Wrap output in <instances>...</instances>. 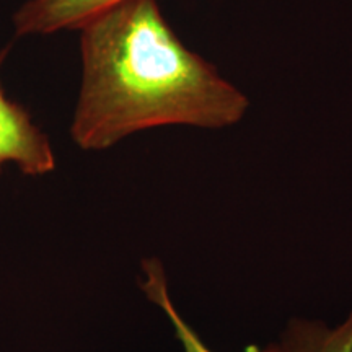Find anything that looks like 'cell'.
<instances>
[{
    "label": "cell",
    "mask_w": 352,
    "mask_h": 352,
    "mask_svg": "<svg viewBox=\"0 0 352 352\" xmlns=\"http://www.w3.org/2000/svg\"><path fill=\"white\" fill-rule=\"evenodd\" d=\"M6 56L7 51L0 52V67ZM7 164L23 175L41 176L56 170V155L50 138L21 104L7 98L0 82V175Z\"/></svg>",
    "instance_id": "7a4b0ae2"
},
{
    "label": "cell",
    "mask_w": 352,
    "mask_h": 352,
    "mask_svg": "<svg viewBox=\"0 0 352 352\" xmlns=\"http://www.w3.org/2000/svg\"><path fill=\"white\" fill-rule=\"evenodd\" d=\"M284 352H352V310L336 327L294 316L280 333Z\"/></svg>",
    "instance_id": "5b68a950"
},
{
    "label": "cell",
    "mask_w": 352,
    "mask_h": 352,
    "mask_svg": "<svg viewBox=\"0 0 352 352\" xmlns=\"http://www.w3.org/2000/svg\"><path fill=\"white\" fill-rule=\"evenodd\" d=\"M78 32L83 78L70 135L82 151L152 127L226 129L248 111V96L184 46L158 0H122Z\"/></svg>",
    "instance_id": "6da1fadb"
},
{
    "label": "cell",
    "mask_w": 352,
    "mask_h": 352,
    "mask_svg": "<svg viewBox=\"0 0 352 352\" xmlns=\"http://www.w3.org/2000/svg\"><path fill=\"white\" fill-rule=\"evenodd\" d=\"M139 287L142 294L147 297L148 302L157 305L164 311V315L170 320L171 327L175 329L176 340L183 347V352H214L210 351L204 341L201 340L192 327H189L188 321L183 318L178 308L171 300L168 289V276H166L165 266L160 259L144 258L140 261V274H139ZM246 352H284L280 342H270L264 347H250Z\"/></svg>",
    "instance_id": "277c9868"
},
{
    "label": "cell",
    "mask_w": 352,
    "mask_h": 352,
    "mask_svg": "<svg viewBox=\"0 0 352 352\" xmlns=\"http://www.w3.org/2000/svg\"><path fill=\"white\" fill-rule=\"evenodd\" d=\"M122 0H28L13 15L16 36L80 30L91 16Z\"/></svg>",
    "instance_id": "3957f363"
}]
</instances>
